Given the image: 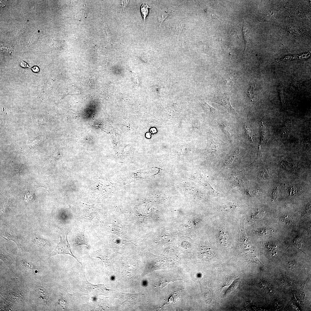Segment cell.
Listing matches in <instances>:
<instances>
[{"instance_id":"obj_11","label":"cell","mask_w":311,"mask_h":311,"mask_svg":"<svg viewBox=\"0 0 311 311\" xmlns=\"http://www.w3.org/2000/svg\"><path fill=\"white\" fill-rule=\"evenodd\" d=\"M122 295V299L125 301H128L130 303L135 304L136 303L139 301V299H140V294H125L124 293Z\"/></svg>"},{"instance_id":"obj_27","label":"cell","mask_w":311,"mask_h":311,"mask_svg":"<svg viewBox=\"0 0 311 311\" xmlns=\"http://www.w3.org/2000/svg\"><path fill=\"white\" fill-rule=\"evenodd\" d=\"M20 66H21L22 67H23V68L29 67V68H31V67H30L29 66L28 64L26 63L25 62H24L23 61H21L20 62Z\"/></svg>"},{"instance_id":"obj_21","label":"cell","mask_w":311,"mask_h":311,"mask_svg":"<svg viewBox=\"0 0 311 311\" xmlns=\"http://www.w3.org/2000/svg\"><path fill=\"white\" fill-rule=\"evenodd\" d=\"M21 263L22 266L27 268L33 270L37 269V268L31 262L22 261Z\"/></svg>"},{"instance_id":"obj_12","label":"cell","mask_w":311,"mask_h":311,"mask_svg":"<svg viewBox=\"0 0 311 311\" xmlns=\"http://www.w3.org/2000/svg\"><path fill=\"white\" fill-rule=\"evenodd\" d=\"M218 238V241L222 246H226L228 244L229 238L227 235L224 231L222 230L219 232Z\"/></svg>"},{"instance_id":"obj_20","label":"cell","mask_w":311,"mask_h":311,"mask_svg":"<svg viewBox=\"0 0 311 311\" xmlns=\"http://www.w3.org/2000/svg\"><path fill=\"white\" fill-rule=\"evenodd\" d=\"M258 175L261 179L268 180L270 177V174L268 170L265 169L260 171L258 173Z\"/></svg>"},{"instance_id":"obj_13","label":"cell","mask_w":311,"mask_h":311,"mask_svg":"<svg viewBox=\"0 0 311 311\" xmlns=\"http://www.w3.org/2000/svg\"><path fill=\"white\" fill-rule=\"evenodd\" d=\"M266 252L270 255L273 256L277 253L276 246L270 242H266L264 244Z\"/></svg>"},{"instance_id":"obj_7","label":"cell","mask_w":311,"mask_h":311,"mask_svg":"<svg viewBox=\"0 0 311 311\" xmlns=\"http://www.w3.org/2000/svg\"><path fill=\"white\" fill-rule=\"evenodd\" d=\"M74 242L75 244L77 246L83 245L90 248L88 241L85 236L84 231L79 232L76 234L74 239Z\"/></svg>"},{"instance_id":"obj_17","label":"cell","mask_w":311,"mask_h":311,"mask_svg":"<svg viewBox=\"0 0 311 311\" xmlns=\"http://www.w3.org/2000/svg\"><path fill=\"white\" fill-rule=\"evenodd\" d=\"M280 222L282 224L289 225L292 222V218L291 215H285L281 217L280 219Z\"/></svg>"},{"instance_id":"obj_8","label":"cell","mask_w":311,"mask_h":311,"mask_svg":"<svg viewBox=\"0 0 311 311\" xmlns=\"http://www.w3.org/2000/svg\"><path fill=\"white\" fill-rule=\"evenodd\" d=\"M0 258L10 268H11L14 262V259L12 255L4 250H1Z\"/></svg>"},{"instance_id":"obj_28","label":"cell","mask_w":311,"mask_h":311,"mask_svg":"<svg viewBox=\"0 0 311 311\" xmlns=\"http://www.w3.org/2000/svg\"><path fill=\"white\" fill-rule=\"evenodd\" d=\"M31 69L33 72L35 73L38 72L39 71V68L37 66H35L32 67L31 68Z\"/></svg>"},{"instance_id":"obj_23","label":"cell","mask_w":311,"mask_h":311,"mask_svg":"<svg viewBox=\"0 0 311 311\" xmlns=\"http://www.w3.org/2000/svg\"><path fill=\"white\" fill-rule=\"evenodd\" d=\"M238 284V281H235L226 291L225 295H227L234 291L236 288Z\"/></svg>"},{"instance_id":"obj_14","label":"cell","mask_w":311,"mask_h":311,"mask_svg":"<svg viewBox=\"0 0 311 311\" xmlns=\"http://www.w3.org/2000/svg\"><path fill=\"white\" fill-rule=\"evenodd\" d=\"M200 253L204 257L207 258L211 257L214 254V252L212 249L209 247L204 246L202 247L200 249Z\"/></svg>"},{"instance_id":"obj_2","label":"cell","mask_w":311,"mask_h":311,"mask_svg":"<svg viewBox=\"0 0 311 311\" xmlns=\"http://www.w3.org/2000/svg\"><path fill=\"white\" fill-rule=\"evenodd\" d=\"M67 234L68 233H67L60 235V240L53 251L52 255L58 254H69L74 257L80 263L77 257L72 252L70 245L67 240Z\"/></svg>"},{"instance_id":"obj_5","label":"cell","mask_w":311,"mask_h":311,"mask_svg":"<svg viewBox=\"0 0 311 311\" xmlns=\"http://www.w3.org/2000/svg\"><path fill=\"white\" fill-rule=\"evenodd\" d=\"M14 231L12 232L10 231V232H8L7 230H5L1 232V236L6 240L13 241L16 244L18 248L22 251V246L19 242L17 235Z\"/></svg>"},{"instance_id":"obj_22","label":"cell","mask_w":311,"mask_h":311,"mask_svg":"<svg viewBox=\"0 0 311 311\" xmlns=\"http://www.w3.org/2000/svg\"><path fill=\"white\" fill-rule=\"evenodd\" d=\"M302 240L299 236L295 237L293 240V244L295 246L299 249H301Z\"/></svg>"},{"instance_id":"obj_26","label":"cell","mask_w":311,"mask_h":311,"mask_svg":"<svg viewBox=\"0 0 311 311\" xmlns=\"http://www.w3.org/2000/svg\"><path fill=\"white\" fill-rule=\"evenodd\" d=\"M296 263V262L294 261H289L287 265V266L289 268H291L294 266Z\"/></svg>"},{"instance_id":"obj_16","label":"cell","mask_w":311,"mask_h":311,"mask_svg":"<svg viewBox=\"0 0 311 311\" xmlns=\"http://www.w3.org/2000/svg\"><path fill=\"white\" fill-rule=\"evenodd\" d=\"M35 198L34 192L31 191L26 190L24 192V200L26 202H30L34 200Z\"/></svg>"},{"instance_id":"obj_25","label":"cell","mask_w":311,"mask_h":311,"mask_svg":"<svg viewBox=\"0 0 311 311\" xmlns=\"http://www.w3.org/2000/svg\"><path fill=\"white\" fill-rule=\"evenodd\" d=\"M129 1L122 0L121 1V10L124 11L128 5Z\"/></svg>"},{"instance_id":"obj_3","label":"cell","mask_w":311,"mask_h":311,"mask_svg":"<svg viewBox=\"0 0 311 311\" xmlns=\"http://www.w3.org/2000/svg\"><path fill=\"white\" fill-rule=\"evenodd\" d=\"M82 274L83 284L84 293L88 295H98L101 293L109 290L107 289L103 285H93L89 282L86 278L84 272Z\"/></svg>"},{"instance_id":"obj_19","label":"cell","mask_w":311,"mask_h":311,"mask_svg":"<svg viewBox=\"0 0 311 311\" xmlns=\"http://www.w3.org/2000/svg\"><path fill=\"white\" fill-rule=\"evenodd\" d=\"M149 7L146 4H143L141 5V12L144 21H145L146 20V18L149 13Z\"/></svg>"},{"instance_id":"obj_6","label":"cell","mask_w":311,"mask_h":311,"mask_svg":"<svg viewBox=\"0 0 311 311\" xmlns=\"http://www.w3.org/2000/svg\"><path fill=\"white\" fill-rule=\"evenodd\" d=\"M200 104L204 109L213 117L217 119L222 116V113L219 110L210 106L204 102L200 103Z\"/></svg>"},{"instance_id":"obj_18","label":"cell","mask_w":311,"mask_h":311,"mask_svg":"<svg viewBox=\"0 0 311 311\" xmlns=\"http://www.w3.org/2000/svg\"><path fill=\"white\" fill-rule=\"evenodd\" d=\"M169 14L168 11L165 10L162 11L159 14L158 20L160 23V26L168 16Z\"/></svg>"},{"instance_id":"obj_10","label":"cell","mask_w":311,"mask_h":311,"mask_svg":"<svg viewBox=\"0 0 311 311\" xmlns=\"http://www.w3.org/2000/svg\"><path fill=\"white\" fill-rule=\"evenodd\" d=\"M276 232L277 230L275 228L269 227L260 228L256 231V233L259 235L266 237L271 236Z\"/></svg>"},{"instance_id":"obj_24","label":"cell","mask_w":311,"mask_h":311,"mask_svg":"<svg viewBox=\"0 0 311 311\" xmlns=\"http://www.w3.org/2000/svg\"><path fill=\"white\" fill-rule=\"evenodd\" d=\"M278 188L277 186L272 191L271 194V198L273 201L275 200L278 196Z\"/></svg>"},{"instance_id":"obj_1","label":"cell","mask_w":311,"mask_h":311,"mask_svg":"<svg viewBox=\"0 0 311 311\" xmlns=\"http://www.w3.org/2000/svg\"><path fill=\"white\" fill-rule=\"evenodd\" d=\"M231 95L230 94L227 93L215 94L207 97V99L223 106L229 113L238 117V113L231 104L230 100Z\"/></svg>"},{"instance_id":"obj_29","label":"cell","mask_w":311,"mask_h":311,"mask_svg":"<svg viewBox=\"0 0 311 311\" xmlns=\"http://www.w3.org/2000/svg\"><path fill=\"white\" fill-rule=\"evenodd\" d=\"M230 35H233V36H237V37H238V33H237V32L235 30H231L230 31Z\"/></svg>"},{"instance_id":"obj_9","label":"cell","mask_w":311,"mask_h":311,"mask_svg":"<svg viewBox=\"0 0 311 311\" xmlns=\"http://www.w3.org/2000/svg\"><path fill=\"white\" fill-rule=\"evenodd\" d=\"M35 291L36 295L40 299H41L43 302L46 303H49L50 302V297L45 289L42 287L39 286L37 287Z\"/></svg>"},{"instance_id":"obj_4","label":"cell","mask_w":311,"mask_h":311,"mask_svg":"<svg viewBox=\"0 0 311 311\" xmlns=\"http://www.w3.org/2000/svg\"><path fill=\"white\" fill-rule=\"evenodd\" d=\"M216 122L218 126L231 143L232 141L234 132L230 121L221 116L217 119Z\"/></svg>"},{"instance_id":"obj_15","label":"cell","mask_w":311,"mask_h":311,"mask_svg":"<svg viewBox=\"0 0 311 311\" xmlns=\"http://www.w3.org/2000/svg\"><path fill=\"white\" fill-rule=\"evenodd\" d=\"M88 11V8L81 9L78 12L71 16V18L77 20H82L87 17Z\"/></svg>"}]
</instances>
